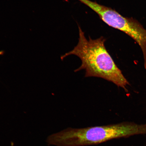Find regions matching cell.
I'll return each mask as SVG.
<instances>
[{
	"mask_svg": "<svg viewBox=\"0 0 146 146\" xmlns=\"http://www.w3.org/2000/svg\"><path fill=\"white\" fill-rule=\"evenodd\" d=\"M79 29V39L73 50L61 56L62 60L74 55L81 59L82 64L75 72L85 70V77L102 78L112 82L127 92L128 81L115 63L106 48V39L103 36L96 39H88L81 27Z\"/></svg>",
	"mask_w": 146,
	"mask_h": 146,
	"instance_id": "obj_1",
	"label": "cell"
},
{
	"mask_svg": "<svg viewBox=\"0 0 146 146\" xmlns=\"http://www.w3.org/2000/svg\"><path fill=\"white\" fill-rule=\"evenodd\" d=\"M145 134L146 124L126 122L81 128H67L49 136L46 142L48 145L55 146H84Z\"/></svg>",
	"mask_w": 146,
	"mask_h": 146,
	"instance_id": "obj_2",
	"label": "cell"
},
{
	"mask_svg": "<svg viewBox=\"0 0 146 146\" xmlns=\"http://www.w3.org/2000/svg\"><path fill=\"white\" fill-rule=\"evenodd\" d=\"M102 20L109 26L125 33L135 41L143 52L146 69V30L135 20L123 17L115 10L108 8L103 13Z\"/></svg>",
	"mask_w": 146,
	"mask_h": 146,
	"instance_id": "obj_3",
	"label": "cell"
}]
</instances>
